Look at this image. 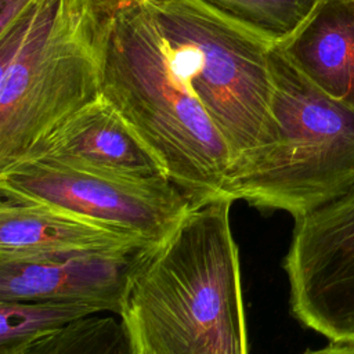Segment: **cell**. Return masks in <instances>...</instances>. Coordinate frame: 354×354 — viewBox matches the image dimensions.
I'll use <instances>...</instances> for the list:
<instances>
[{"instance_id": "obj_1", "label": "cell", "mask_w": 354, "mask_h": 354, "mask_svg": "<svg viewBox=\"0 0 354 354\" xmlns=\"http://www.w3.org/2000/svg\"><path fill=\"white\" fill-rule=\"evenodd\" d=\"M232 202L192 207L136 253L119 317L137 354H248Z\"/></svg>"}, {"instance_id": "obj_2", "label": "cell", "mask_w": 354, "mask_h": 354, "mask_svg": "<svg viewBox=\"0 0 354 354\" xmlns=\"http://www.w3.org/2000/svg\"><path fill=\"white\" fill-rule=\"evenodd\" d=\"M102 95L195 206L221 196L231 149L147 0H116Z\"/></svg>"}, {"instance_id": "obj_3", "label": "cell", "mask_w": 354, "mask_h": 354, "mask_svg": "<svg viewBox=\"0 0 354 354\" xmlns=\"http://www.w3.org/2000/svg\"><path fill=\"white\" fill-rule=\"evenodd\" d=\"M116 0H40L0 36V170L102 95Z\"/></svg>"}, {"instance_id": "obj_4", "label": "cell", "mask_w": 354, "mask_h": 354, "mask_svg": "<svg viewBox=\"0 0 354 354\" xmlns=\"http://www.w3.org/2000/svg\"><path fill=\"white\" fill-rule=\"evenodd\" d=\"M270 68L272 140L231 169L221 196L296 218L354 187V108L318 88L281 43Z\"/></svg>"}, {"instance_id": "obj_5", "label": "cell", "mask_w": 354, "mask_h": 354, "mask_svg": "<svg viewBox=\"0 0 354 354\" xmlns=\"http://www.w3.org/2000/svg\"><path fill=\"white\" fill-rule=\"evenodd\" d=\"M147 1L183 55L232 167L267 147L274 133L270 53L279 43L205 0Z\"/></svg>"}, {"instance_id": "obj_6", "label": "cell", "mask_w": 354, "mask_h": 354, "mask_svg": "<svg viewBox=\"0 0 354 354\" xmlns=\"http://www.w3.org/2000/svg\"><path fill=\"white\" fill-rule=\"evenodd\" d=\"M0 195L71 212L147 245L167 238L195 207L167 178H119L32 159L0 170Z\"/></svg>"}, {"instance_id": "obj_7", "label": "cell", "mask_w": 354, "mask_h": 354, "mask_svg": "<svg viewBox=\"0 0 354 354\" xmlns=\"http://www.w3.org/2000/svg\"><path fill=\"white\" fill-rule=\"evenodd\" d=\"M282 266L293 317L329 343H354V187L295 218Z\"/></svg>"}, {"instance_id": "obj_8", "label": "cell", "mask_w": 354, "mask_h": 354, "mask_svg": "<svg viewBox=\"0 0 354 354\" xmlns=\"http://www.w3.org/2000/svg\"><path fill=\"white\" fill-rule=\"evenodd\" d=\"M25 159L119 178H167L104 95L59 123Z\"/></svg>"}, {"instance_id": "obj_9", "label": "cell", "mask_w": 354, "mask_h": 354, "mask_svg": "<svg viewBox=\"0 0 354 354\" xmlns=\"http://www.w3.org/2000/svg\"><path fill=\"white\" fill-rule=\"evenodd\" d=\"M137 252H86L0 261V300L84 301L119 315Z\"/></svg>"}, {"instance_id": "obj_10", "label": "cell", "mask_w": 354, "mask_h": 354, "mask_svg": "<svg viewBox=\"0 0 354 354\" xmlns=\"http://www.w3.org/2000/svg\"><path fill=\"white\" fill-rule=\"evenodd\" d=\"M141 239L44 203L0 195V261L140 250Z\"/></svg>"}, {"instance_id": "obj_11", "label": "cell", "mask_w": 354, "mask_h": 354, "mask_svg": "<svg viewBox=\"0 0 354 354\" xmlns=\"http://www.w3.org/2000/svg\"><path fill=\"white\" fill-rule=\"evenodd\" d=\"M281 46L318 88L354 108V0H319Z\"/></svg>"}, {"instance_id": "obj_12", "label": "cell", "mask_w": 354, "mask_h": 354, "mask_svg": "<svg viewBox=\"0 0 354 354\" xmlns=\"http://www.w3.org/2000/svg\"><path fill=\"white\" fill-rule=\"evenodd\" d=\"M105 313L95 304L61 300H0V354H17L73 321Z\"/></svg>"}, {"instance_id": "obj_13", "label": "cell", "mask_w": 354, "mask_h": 354, "mask_svg": "<svg viewBox=\"0 0 354 354\" xmlns=\"http://www.w3.org/2000/svg\"><path fill=\"white\" fill-rule=\"evenodd\" d=\"M101 314L73 321L17 354H137L122 318Z\"/></svg>"}, {"instance_id": "obj_14", "label": "cell", "mask_w": 354, "mask_h": 354, "mask_svg": "<svg viewBox=\"0 0 354 354\" xmlns=\"http://www.w3.org/2000/svg\"><path fill=\"white\" fill-rule=\"evenodd\" d=\"M228 15L261 30L278 43L290 39L319 0H205Z\"/></svg>"}, {"instance_id": "obj_15", "label": "cell", "mask_w": 354, "mask_h": 354, "mask_svg": "<svg viewBox=\"0 0 354 354\" xmlns=\"http://www.w3.org/2000/svg\"><path fill=\"white\" fill-rule=\"evenodd\" d=\"M40 0H0V36L11 30Z\"/></svg>"}, {"instance_id": "obj_16", "label": "cell", "mask_w": 354, "mask_h": 354, "mask_svg": "<svg viewBox=\"0 0 354 354\" xmlns=\"http://www.w3.org/2000/svg\"><path fill=\"white\" fill-rule=\"evenodd\" d=\"M303 354H354V343H329L321 348L306 350Z\"/></svg>"}]
</instances>
